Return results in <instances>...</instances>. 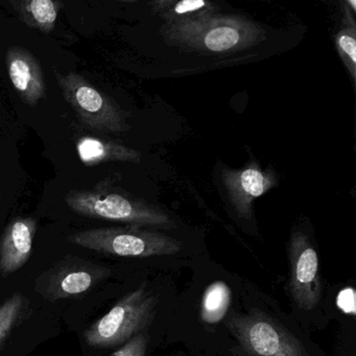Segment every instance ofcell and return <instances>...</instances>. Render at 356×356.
Masks as SVG:
<instances>
[{"label": "cell", "mask_w": 356, "mask_h": 356, "mask_svg": "<svg viewBox=\"0 0 356 356\" xmlns=\"http://www.w3.org/2000/svg\"><path fill=\"white\" fill-rule=\"evenodd\" d=\"M1 202H3V195H1V193H0V207H1Z\"/></svg>", "instance_id": "cell-20"}, {"label": "cell", "mask_w": 356, "mask_h": 356, "mask_svg": "<svg viewBox=\"0 0 356 356\" xmlns=\"http://www.w3.org/2000/svg\"><path fill=\"white\" fill-rule=\"evenodd\" d=\"M337 44L341 58L347 62L348 67L351 72L352 76H355L356 65V40L355 28L345 29L339 33L337 38Z\"/></svg>", "instance_id": "cell-17"}, {"label": "cell", "mask_w": 356, "mask_h": 356, "mask_svg": "<svg viewBox=\"0 0 356 356\" xmlns=\"http://www.w3.org/2000/svg\"><path fill=\"white\" fill-rule=\"evenodd\" d=\"M111 275V270L95 262L66 256L43 272L35 282L37 293L49 302L79 297L95 289Z\"/></svg>", "instance_id": "cell-7"}, {"label": "cell", "mask_w": 356, "mask_h": 356, "mask_svg": "<svg viewBox=\"0 0 356 356\" xmlns=\"http://www.w3.org/2000/svg\"><path fill=\"white\" fill-rule=\"evenodd\" d=\"M147 345H149V337L145 333L141 332L124 343L111 356H145Z\"/></svg>", "instance_id": "cell-18"}, {"label": "cell", "mask_w": 356, "mask_h": 356, "mask_svg": "<svg viewBox=\"0 0 356 356\" xmlns=\"http://www.w3.org/2000/svg\"><path fill=\"white\" fill-rule=\"evenodd\" d=\"M291 275L289 287L295 303L303 310H312L322 296L318 258L309 239L302 232L291 235L289 243Z\"/></svg>", "instance_id": "cell-8"}, {"label": "cell", "mask_w": 356, "mask_h": 356, "mask_svg": "<svg viewBox=\"0 0 356 356\" xmlns=\"http://www.w3.org/2000/svg\"><path fill=\"white\" fill-rule=\"evenodd\" d=\"M18 17L30 28L49 35L55 30L63 3L55 0H12Z\"/></svg>", "instance_id": "cell-13"}, {"label": "cell", "mask_w": 356, "mask_h": 356, "mask_svg": "<svg viewBox=\"0 0 356 356\" xmlns=\"http://www.w3.org/2000/svg\"><path fill=\"white\" fill-rule=\"evenodd\" d=\"M158 9L162 12V18L168 20L170 26L188 24L209 17L214 12V6L204 0H181L178 3H161Z\"/></svg>", "instance_id": "cell-14"}, {"label": "cell", "mask_w": 356, "mask_h": 356, "mask_svg": "<svg viewBox=\"0 0 356 356\" xmlns=\"http://www.w3.org/2000/svg\"><path fill=\"white\" fill-rule=\"evenodd\" d=\"M8 74L14 88L24 103L36 106L47 97L44 72L29 49L11 47L6 55Z\"/></svg>", "instance_id": "cell-9"}, {"label": "cell", "mask_w": 356, "mask_h": 356, "mask_svg": "<svg viewBox=\"0 0 356 356\" xmlns=\"http://www.w3.org/2000/svg\"><path fill=\"white\" fill-rule=\"evenodd\" d=\"M65 202L72 211L86 218L126 222L135 227H176L163 210L108 181L99 182L91 189L68 191Z\"/></svg>", "instance_id": "cell-1"}, {"label": "cell", "mask_w": 356, "mask_h": 356, "mask_svg": "<svg viewBox=\"0 0 356 356\" xmlns=\"http://www.w3.org/2000/svg\"><path fill=\"white\" fill-rule=\"evenodd\" d=\"M76 152L81 161L87 166L106 162L120 161L138 163L141 154L122 143L95 136H83L76 141Z\"/></svg>", "instance_id": "cell-12"}, {"label": "cell", "mask_w": 356, "mask_h": 356, "mask_svg": "<svg viewBox=\"0 0 356 356\" xmlns=\"http://www.w3.org/2000/svg\"><path fill=\"white\" fill-rule=\"evenodd\" d=\"M29 300L22 293H15L0 305V345L28 314Z\"/></svg>", "instance_id": "cell-16"}, {"label": "cell", "mask_w": 356, "mask_h": 356, "mask_svg": "<svg viewBox=\"0 0 356 356\" xmlns=\"http://www.w3.org/2000/svg\"><path fill=\"white\" fill-rule=\"evenodd\" d=\"M158 304L157 296L147 289V283H143L85 331V341L101 349L127 343L149 328L157 314Z\"/></svg>", "instance_id": "cell-2"}, {"label": "cell", "mask_w": 356, "mask_h": 356, "mask_svg": "<svg viewBox=\"0 0 356 356\" xmlns=\"http://www.w3.org/2000/svg\"><path fill=\"white\" fill-rule=\"evenodd\" d=\"M67 241L85 249L120 257L175 255L183 249L182 241L175 237L135 226L88 229L70 235Z\"/></svg>", "instance_id": "cell-3"}, {"label": "cell", "mask_w": 356, "mask_h": 356, "mask_svg": "<svg viewBox=\"0 0 356 356\" xmlns=\"http://www.w3.org/2000/svg\"><path fill=\"white\" fill-rule=\"evenodd\" d=\"M232 301L230 287L216 281L206 287L201 303V318L207 324H218L226 316Z\"/></svg>", "instance_id": "cell-15"}, {"label": "cell", "mask_w": 356, "mask_h": 356, "mask_svg": "<svg viewBox=\"0 0 356 356\" xmlns=\"http://www.w3.org/2000/svg\"><path fill=\"white\" fill-rule=\"evenodd\" d=\"M226 325L249 356H309L289 329L259 310L233 314Z\"/></svg>", "instance_id": "cell-5"}, {"label": "cell", "mask_w": 356, "mask_h": 356, "mask_svg": "<svg viewBox=\"0 0 356 356\" xmlns=\"http://www.w3.org/2000/svg\"><path fill=\"white\" fill-rule=\"evenodd\" d=\"M172 38L187 47L210 53L241 51L255 44L261 31L239 17H209L172 26Z\"/></svg>", "instance_id": "cell-4"}, {"label": "cell", "mask_w": 356, "mask_h": 356, "mask_svg": "<svg viewBox=\"0 0 356 356\" xmlns=\"http://www.w3.org/2000/svg\"><path fill=\"white\" fill-rule=\"evenodd\" d=\"M337 305L346 314H354L355 312V293L351 287L343 289L339 293Z\"/></svg>", "instance_id": "cell-19"}, {"label": "cell", "mask_w": 356, "mask_h": 356, "mask_svg": "<svg viewBox=\"0 0 356 356\" xmlns=\"http://www.w3.org/2000/svg\"><path fill=\"white\" fill-rule=\"evenodd\" d=\"M56 80L64 99L87 126L108 133L129 130L126 115L120 106L84 76L76 72H56Z\"/></svg>", "instance_id": "cell-6"}, {"label": "cell", "mask_w": 356, "mask_h": 356, "mask_svg": "<svg viewBox=\"0 0 356 356\" xmlns=\"http://www.w3.org/2000/svg\"><path fill=\"white\" fill-rule=\"evenodd\" d=\"M36 232L34 218H16L8 225L0 243V272L13 274L29 261Z\"/></svg>", "instance_id": "cell-10"}, {"label": "cell", "mask_w": 356, "mask_h": 356, "mask_svg": "<svg viewBox=\"0 0 356 356\" xmlns=\"http://www.w3.org/2000/svg\"><path fill=\"white\" fill-rule=\"evenodd\" d=\"M224 181L233 206L245 218L251 213L252 202L273 186V177L255 168L227 172Z\"/></svg>", "instance_id": "cell-11"}]
</instances>
